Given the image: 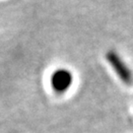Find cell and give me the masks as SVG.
Listing matches in <instances>:
<instances>
[{"instance_id":"2","label":"cell","mask_w":133,"mask_h":133,"mask_svg":"<svg viewBox=\"0 0 133 133\" xmlns=\"http://www.w3.org/2000/svg\"><path fill=\"white\" fill-rule=\"evenodd\" d=\"M74 84V74L67 67H57L49 76V85L54 94L64 95L71 90Z\"/></svg>"},{"instance_id":"1","label":"cell","mask_w":133,"mask_h":133,"mask_svg":"<svg viewBox=\"0 0 133 133\" xmlns=\"http://www.w3.org/2000/svg\"><path fill=\"white\" fill-rule=\"evenodd\" d=\"M105 60L111 68L115 76L124 85L130 86L133 84V71L124 60V58L114 49H109L105 53Z\"/></svg>"}]
</instances>
